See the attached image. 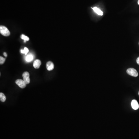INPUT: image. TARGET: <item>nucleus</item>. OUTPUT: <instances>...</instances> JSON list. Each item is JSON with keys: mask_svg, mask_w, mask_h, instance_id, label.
I'll list each match as a JSON object with an SVG mask.
<instances>
[{"mask_svg": "<svg viewBox=\"0 0 139 139\" xmlns=\"http://www.w3.org/2000/svg\"><path fill=\"white\" fill-rule=\"evenodd\" d=\"M46 67L48 71L52 70L54 68V64L51 61H48L46 63Z\"/></svg>", "mask_w": 139, "mask_h": 139, "instance_id": "39448f33", "label": "nucleus"}, {"mask_svg": "<svg viewBox=\"0 0 139 139\" xmlns=\"http://www.w3.org/2000/svg\"><path fill=\"white\" fill-rule=\"evenodd\" d=\"M29 73L27 72H25L22 74L23 80L26 84H29L30 82Z\"/></svg>", "mask_w": 139, "mask_h": 139, "instance_id": "7ed1b4c3", "label": "nucleus"}, {"mask_svg": "<svg viewBox=\"0 0 139 139\" xmlns=\"http://www.w3.org/2000/svg\"><path fill=\"white\" fill-rule=\"evenodd\" d=\"M127 73L131 76L134 77H137L138 75L137 71L133 68H128L127 70Z\"/></svg>", "mask_w": 139, "mask_h": 139, "instance_id": "f03ea898", "label": "nucleus"}, {"mask_svg": "<svg viewBox=\"0 0 139 139\" xmlns=\"http://www.w3.org/2000/svg\"><path fill=\"white\" fill-rule=\"evenodd\" d=\"M5 60H6V59L5 58L2 57L1 56L0 57V65L4 64V63L5 62Z\"/></svg>", "mask_w": 139, "mask_h": 139, "instance_id": "f8f14e48", "label": "nucleus"}, {"mask_svg": "<svg viewBox=\"0 0 139 139\" xmlns=\"http://www.w3.org/2000/svg\"><path fill=\"white\" fill-rule=\"evenodd\" d=\"M0 33L5 37H8L10 35V32L9 30L6 27L3 26H0Z\"/></svg>", "mask_w": 139, "mask_h": 139, "instance_id": "f257e3e1", "label": "nucleus"}, {"mask_svg": "<svg viewBox=\"0 0 139 139\" xmlns=\"http://www.w3.org/2000/svg\"><path fill=\"white\" fill-rule=\"evenodd\" d=\"M138 94H139V92H138Z\"/></svg>", "mask_w": 139, "mask_h": 139, "instance_id": "6ab92c4d", "label": "nucleus"}, {"mask_svg": "<svg viewBox=\"0 0 139 139\" xmlns=\"http://www.w3.org/2000/svg\"><path fill=\"white\" fill-rule=\"evenodd\" d=\"M41 65V61L38 59H36L33 63L34 67L36 69L39 68Z\"/></svg>", "mask_w": 139, "mask_h": 139, "instance_id": "0eeeda50", "label": "nucleus"}, {"mask_svg": "<svg viewBox=\"0 0 139 139\" xmlns=\"http://www.w3.org/2000/svg\"><path fill=\"white\" fill-rule=\"evenodd\" d=\"M24 54H25V55L27 54L28 52H29V50L28 49V48H26V47H25V48H24Z\"/></svg>", "mask_w": 139, "mask_h": 139, "instance_id": "ddd939ff", "label": "nucleus"}, {"mask_svg": "<svg viewBox=\"0 0 139 139\" xmlns=\"http://www.w3.org/2000/svg\"><path fill=\"white\" fill-rule=\"evenodd\" d=\"M136 62H137V63L139 65V57H138L136 59Z\"/></svg>", "mask_w": 139, "mask_h": 139, "instance_id": "4468645a", "label": "nucleus"}, {"mask_svg": "<svg viewBox=\"0 0 139 139\" xmlns=\"http://www.w3.org/2000/svg\"><path fill=\"white\" fill-rule=\"evenodd\" d=\"M15 82L17 85H18L19 87L22 88H24L26 87L27 84L24 80L21 79H17L15 81Z\"/></svg>", "mask_w": 139, "mask_h": 139, "instance_id": "20e7f679", "label": "nucleus"}, {"mask_svg": "<svg viewBox=\"0 0 139 139\" xmlns=\"http://www.w3.org/2000/svg\"></svg>", "mask_w": 139, "mask_h": 139, "instance_id": "aec40b11", "label": "nucleus"}, {"mask_svg": "<svg viewBox=\"0 0 139 139\" xmlns=\"http://www.w3.org/2000/svg\"><path fill=\"white\" fill-rule=\"evenodd\" d=\"M93 10L99 15H103V12L102 11H101L100 9H99L97 7H94L92 8Z\"/></svg>", "mask_w": 139, "mask_h": 139, "instance_id": "6e6552de", "label": "nucleus"}, {"mask_svg": "<svg viewBox=\"0 0 139 139\" xmlns=\"http://www.w3.org/2000/svg\"><path fill=\"white\" fill-rule=\"evenodd\" d=\"M21 52L22 53H24V50H21Z\"/></svg>", "mask_w": 139, "mask_h": 139, "instance_id": "2eb2a0df", "label": "nucleus"}, {"mask_svg": "<svg viewBox=\"0 0 139 139\" xmlns=\"http://www.w3.org/2000/svg\"><path fill=\"white\" fill-rule=\"evenodd\" d=\"M33 55L31 54L27 55L26 58V60L27 62H31L33 60Z\"/></svg>", "mask_w": 139, "mask_h": 139, "instance_id": "1a4fd4ad", "label": "nucleus"}, {"mask_svg": "<svg viewBox=\"0 0 139 139\" xmlns=\"http://www.w3.org/2000/svg\"><path fill=\"white\" fill-rule=\"evenodd\" d=\"M132 108L134 110H137L139 108V104L137 101L136 100H133L132 101Z\"/></svg>", "mask_w": 139, "mask_h": 139, "instance_id": "423d86ee", "label": "nucleus"}, {"mask_svg": "<svg viewBox=\"0 0 139 139\" xmlns=\"http://www.w3.org/2000/svg\"><path fill=\"white\" fill-rule=\"evenodd\" d=\"M4 55L5 57H7V55L6 52H4Z\"/></svg>", "mask_w": 139, "mask_h": 139, "instance_id": "dca6fc26", "label": "nucleus"}, {"mask_svg": "<svg viewBox=\"0 0 139 139\" xmlns=\"http://www.w3.org/2000/svg\"><path fill=\"white\" fill-rule=\"evenodd\" d=\"M21 38L22 39H23L24 40L26 41H29V37H28L27 36L24 35H23V34L21 35Z\"/></svg>", "mask_w": 139, "mask_h": 139, "instance_id": "9b49d317", "label": "nucleus"}, {"mask_svg": "<svg viewBox=\"0 0 139 139\" xmlns=\"http://www.w3.org/2000/svg\"><path fill=\"white\" fill-rule=\"evenodd\" d=\"M138 4H139V0H138Z\"/></svg>", "mask_w": 139, "mask_h": 139, "instance_id": "f3484780", "label": "nucleus"}, {"mask_svg": "<svg viewBox=\"0 0 139 139\" xmlns=\"http://www.w3.org/2000/svg\"><path fill=\"white\" fill-rule=\"evenodd\" d=\"M26 40H24V42H26Z\"/></svg>", "mask_w": 139, "mask_h": 139, "instance_id": "a211bd4d", "label": "nucleus"}, {"mask_svg": "<svg viewBox=\"0 0 139 139\" xmlns=\"http://www.w3.org/2000/svg\"><path fill=\"white\" fill-rule=\"evenodd\" d=\"M6 97L5 95L3 93H2V92L0 93V100L1 102H5V101H6Z\"/></svg>", "mask_w": 139, "mask_h": 139, "instance_id": "9d476101", "label": "nucleus"}]
</instances>
